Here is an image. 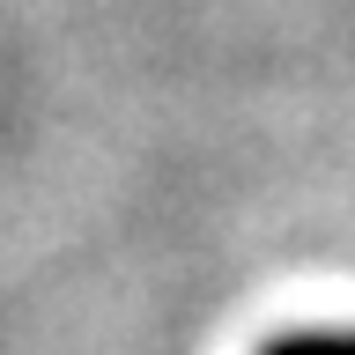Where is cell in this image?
Returning <instances> with one entry per match:
<instances>
[{"instance_id":"cell-1","label":"cell","mask_w":355,"mask_h":355,"mask_svg":"<svg viewBox=\"0 0 355 355\" xmlns=\"http://www.w3.org/2000/svg\"><path fill=\"white\" fill-rule=\"evenodd\" d=\"M259 355H355V333H340V326H304V333H274Z\"/></svg>"}]
</instances>
